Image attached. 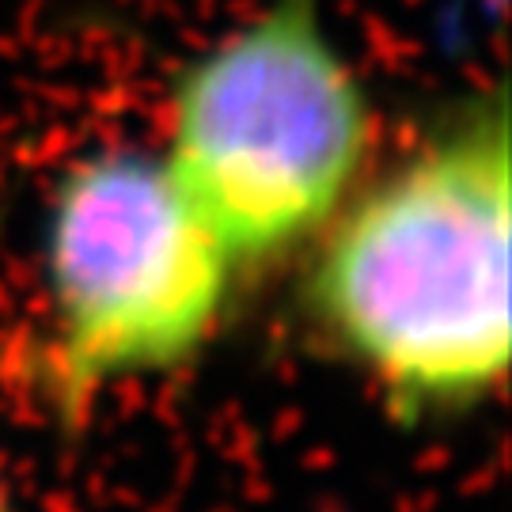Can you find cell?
Returning <instances> with one entry per match:
<instances>
[{
    "mask_svg": "<svg viewBox=\"0 0 512 512\" xmlns=\"http://www.w3.org/2000/svg\"><path fill=\"white\" fill-rule=\"evenodd\" d=\"M509 236V118L497 103L353 205L315 274L319 315L387 387L475 395L509 365Z\"/></svg>",
    "mask_w": 512,
    "mask_h": 512,
    "instance_id": "1",
    "label": "cell"
},
{
    "mask_svg": "<svg viewBox=\"0 0 512 512\" xmlns=\"http://www.w3.org/2000/svg\"><path fill=\"white\" fill-rule=\"evenodd\" d=\"M46 255L61 372L76 387L202 346L236 262L171 164L137 152L92 156L65 175Z\"/></svg>",
    "mask_w": 512,
    "mask_h": 512,
    "instance_id": "3",
    "label": "cell"
},
{
    "mask_svg": "<svg viewBox=\"0 0 512 512\" xmlns=\"http://www.w3.org/2000/svg\"><path fill=\"white\" fill-rule=\"evenodd\" d=\"M368 141L365 92L319 0H270L179 80L167 164L232 255L255 258L338 209Z\"/></svg>",
    "mask_w": 512,
    "mask_h": 512,
    "instance_id": "2",
    "label": "cell"
}]
</instances>
